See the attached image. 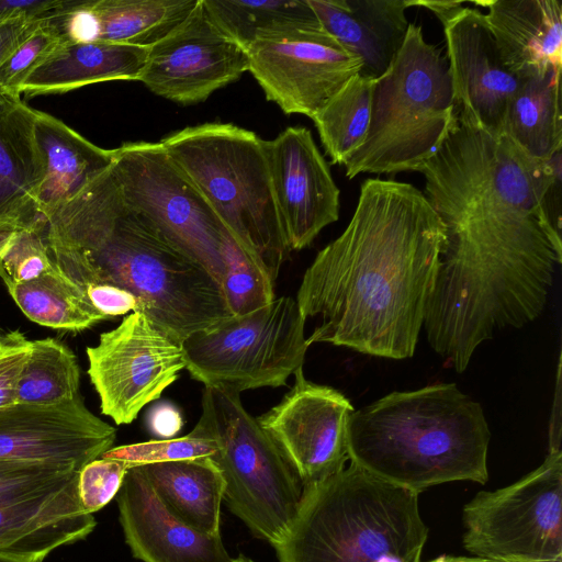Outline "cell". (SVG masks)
Masks as SVG:
<instances>
[{
	"instance_id": "obj_1",
	"label": "cell",
	"mask_w": 562,
	"mask_h": 562,
	"mask_svg": "<svg viewBox=\"0 0 562 562\" xmlns=\"http://www.w3.org/2000/svg\"><path fill=\"white\" fill-rule=\"evenodd\" d=\"M416 171L446 241L424 328L459 373L477 346L543 312L562 262L561 151L538 161L458 117Z\"/></svg>"
},
{
	"instance_id": "obj_2",
	"label": "cell",
	"mask_w": 562,
	"mask_h": 562,
	"mask_svg": "<svg viewBox=\"0 0 562 562\" xmlns=\"http://www.w3.org/2000/svg\"><path fill=\"white\" fill-rule=\"evenodd\" d=\"M446 241L445 226L411 183L367 179L345 231L306 269L296 302L327 342L405 359L415 353Z\"/></svg>"
},
{
	"instance_id": "obj_3",
	"label": "cell",
	"mask_w": 562,
	"mask_h": 562,
	"mask_svg": "<svg viewBox=\"0 0 562 562\" xmlns=\"http://www.w3.org/2000/svg\"><path fill=\"white\" fill-rule=\"evenodd\" d=\"M43 235L52 266L82 292L128 290L176 341L232 316L213 276L126 205L111 167L57 209Z\"/></svg>"
},
{
	"instance_id": "obj_4",
	"label": "cell",
	"mask_w": 562,
	"mask_h": 562,
	"mask_svg": "<svg viewBox=\"0 0 562 562\" xmlns=\"http://www.w3.org/2000/svg\"><path fill=\"white\" fill-rule=\"evenodd\" d=\"M350 462L420 493L448 482L486 483L491 431L480 403L454 383L393 392L353 411Z\"/></svg>"
},
{
	"instance_id": "obj_5",
	"label": "cell",
	"mask_w": 562,
	"mask_h": 562,
	"mask_svg": "<svg viewBox=\"0 0 562 562\" xmlns=\"http://www.w3.org/2000/svg\"><path fill=\"white\" fill-rule=\"evenodd\" d=\"M427 538L418 493L350 462L305 487L274 548L279 562H420Z\"/></svg>"
},
{
	"instance_id": "obj_6",
	"label": "cell",
	"mask_w": 562,
	"mask_h": 562,
	"mask_svg": "<svg viewBox=\"0 0 562 562\" xmlns=\"http://www.w3.org/2000/svg\"><path fill=\"white\" fill-rule=\"evenodd\" d=\"M240 248L273 281L290 255L266 140L231 123L188 126L160 140Z\"/></svg>"
},
{
	"instance_id": "obj_7",
	"label": "cell",
	"mask_w": 562,
	"mask_h": 562,
	"mask_svg": "<svg viewBox=\"0 0 562 562\" xmlns=\"http://www.w3.org/2000/svg\"><path fill=\"white\" fill-rule=\"evenodd\" d=\"M457 120L448 60L409 23L402 47L375 79L361 146L344 164L359 173L416 171L443 143Z\"/></svg>"
},
{
	"instance_id": "obj_8",
	"label": "cell",
	"mask_w": 562,
	"mask_h": 562,
	"mask_svg": "<svg viewBox=\"0 0 562 562\" xmlns=\"http://www.w3.org/2000/svg\"><path fill=\"white\" fill-rule=\"evenodd\" d=\"M200 420L218 443L212 460L223 475L229 510L274 547L297 513L303 480L246 411L239 393L204 386Z\"/></svg>"
},
{
	"instance_id": "obj_9",
	"label": "cell",
	"mask_w": 562,
	"mask_h": 562,
	"mask_svg": "<svg viewBox=\"0 0 562 562\" xmlns=\"http://www.w3.org/2000/svg\"><path fill=\"white\" fill-rule=\"evenodd\" d=\"M296 300L276 297L241 316H231L181 341L186 369L204 386L241 393L285 385L303 368L308 348Z\"/></svg>"
},
{
	"instance_id": "obj_10",
	"label": "cell",
	"mask_w": 562,
	"mask_h": 562,
	"mask_svg": "<svg viewBox=\"0 0 562 562\" xmlns=\"http://www.w3.org/2000/svg\"><path fill=\"white\" fill-rule=\"evenodd\" d=\"M112 150L111 170L126 205L221 285L227 229L161 143H124Z\"/></svg>"
},
{
	"instance_id": "obj_11",
	"label": "cell",
	"mask_w": 562,
	"mask_h": 562,
	"mask_svg": "<svg viewBox=\"0 0 562 562\" xmlns=\"http://www.w3.org/2000/svg\"><path fill=\"white\" fill-rule=\"evenodd\" d=\"M463 547L477 558L562 562V450L517 482L477 493L463 508Z\"/></svg>"
},
{
	"instance_id": "obj_12",
	"label": "cell",
	"mask_w": 562,
	"mask_h": 562,
	"mask_svg": "<svg viewBox=\"0 0 562 562\" xmlns=\"http://www.w3.org/2000/svg\"><path fill=\"white\" fill-rule=\"evenodd\" d=\"M88 374L103 415L131 424L148 403L186 369L181 342L161 331L145 314L131 313L87 348Z\"/></svg>"
},
{
	"instance_id": "obj_13",
	"label": "cell",
	"mask_w": 562,
	"mask_h": 562,
	"mask_svg": "<svg viewBox=\"0 0 562 562\" xmlns=\"http://www.w3.org/2000/svg\"><path fill=\"white\" fill-rule=\"evenodd\" d=\"M248 71L267 100L285 114L311 119L353 76L361 60L345 49L316 19L263 35L247 47Z\"/></svg>"
},
{
	"instance_id": "obj_14",
	"label": "cell",
	"mask_w": 562,
	"mask_h": 562,
	"mask_svg": "<svg viewBox=\"0 0 562 562\" xmlns=\"http://www.w3.org/2000/svg\"><path fill=\"white\" fill-rule=\"evenodd\" d=\"M248 71L247 50L211 19L203 0L168 34L149 46L138 81L155 94L190 105Z\"/></svg>"
},
{
	"instance_id": "obj_15",
	"label": "cell",
	"mask_w": 562,
	"mask_h": 562,
	"mask_svg": "<svg viewBox=\"0 0 562 562\" xmlns=\"http://www.w3.org/2000/svg\"><path fill=\"white\" fill-rule=\"evenodd\" d=\"M282 400L257 418L305 487L346 467L349 460L347 424L355 411L338 390L308 381L303 368Z\"/></svg>"
},
{
	"instance_id": "obj_16",
	"label": "cell",
	"mask_w": 562,
	"mask_h": 562,
	"mask_svg": "<svg viewBox=\"0 0 562 562\" xmlns=\"http://www.w3.org/2000/svg\"><path fill=\"white\" fill-rule=\"evenodd\" d=\"M442 25L458 120L501 136L521 79L503 63L480 10L461 5Z\"/></svg>"
},
{
	"instance_id": "obj_17",
	"label": "cell",
	"mask_w": 562,
	"mask_h": 562,
	"mask_svg": "<svg viewBox=\"0 0 562 562\" xmlns=\"http://www.w3.org/2000/svg\"><path fill=\"white\" fill-rule=\"evenodd\" d=\"M266 148L286 244L301 250L338 220L339 189L308 128L290 126Z\"/></svg>"
},
{
	"instance_id": "obj_18",
	"label": "cell",
	"mask_w": 562,
	"mask_h": 562,
	"mask_svg": "<svg viewBox=\"0 0 562 562\" xmlns=\"http://www.w3.org/2000/svg\"><path fill=\"white\" fill-rule=\"evenodd\" d=\"M114 427L97 417L81 396L53 405L0 408V460L67 464L81 470L113 447Z\"/></svg>"
},
{
	"instance_id": "obj_19",
	"label": "cell",
	"mask_w": 562,
	"mask_h": 562,
	"mask_svg": "<svg viewBox=\"0 0 562 562\" xmlns=\"http://www.w3.org/2000/svg\"><path fill=\"white\" fill-rule=\"evenodd\" d=\"M120 522L134 558L143 562H227L221 535L198 531L173 515L138 467L117 494Z\"/></svg>"
},
{
	"instance_id": "obj_20",
	"label": "cell",
	"mask_w": 562,
	"mask_h": 562,
	"mask_svg": "<svg viewBox=\"0 0 562 562\" xmlns=\"http://www.w3.org/2000/svg\"><path fill=\"white\" fill-rule=\"evenodd\" d=\"M77 481L58 490L0 502V553L42 562L55 549L87 538L97 521L80 503Z\"/></svg>"
},
{
	"instance_id": "obj_21",
	"label": "cell",
	"mask_w": 562,
	"mask_h": 562,
	"mask_svg": "<svg viewBox=\"0 0 562 562\" xmlns=\"http://www.w3.org/2000/svg\"><path fill=\"white\" fill-rule=\"evenodd\" d=\"M35 109L0 91V232L42 226L37 199L45 176Z\"/></svg>"
},
{
	"instance_id": "obj_22",
	"label": "cell",
	"mask_w": 562,
	"mask_h": 562,
	"mask_svg": "<svg viewBox=\"0 0 562 562\" xmlns=\"http://www.w3.org/2000/svg\"><path fill=\"white\" fill-rule=\"evenodd\" d=\"M322 26L362 63L360 76L379 78L403 45L411 0H307Z\"/></svg>"
},
{
	"instance_id": "obj_23",
	"label": "cell",
	"mask_w": 562,
	"mask_h": 562,
	"mask_svg": "<svg viewBox=\"0 0 562 562\" xmlns=\"http://www.w3.org/2000/svg\"><path fill=\"white\" fill-rule=\"evenodd\" d=\"M486 22L505 66L519 79L562 68V3L558 0H493Z\"/></svg>"
},
{
	"instance_id": "obj_24",
	"label": "cell",
	"mask_w": 562,
	"mask_h": 562,
	"mask_svg": "<svg viewBox=\"0 0 562 562\" xmlns=\"http://www.w3.org/2000/svg\"><path fill=\"white\" fill-rule=\"evenodd\" d=\"M34 131L45 167L37 199L44 225L57 209L112 166L113 150L92 144L63 121L38 110Z\"/></svg>"
},
{
	"instance_id": "obj_25",
	"label": "cell",
	"mask_w": 562,
	"mask_h": 562,
	"mask_svg": "<svg viewBox=\"0 0 562 562\" xmlns=\"http://www.w3.org/2000/svg\"><path fill=\"white\" fill-rule=\"evenodd\" d=\"M149 46L112 42L64 43L20 87L27 97L65 93L87 85L138 81Z\"/></svg>"
},
{
	"instance_id": "obj_26",
	"label": "cell",
	"mask_w": 562,
	"mask_h": 562,
	"mask_svg": "<svg viewBox=\"0 0 562 562\" xmlns=\"http://www.w3.org/2000/svg\"><path fill=\"white\" fill-rule=\"evenodd\" d=\"M168 509L198 531L220 533L223 475L210 458L136 465Z\"/></svg>"
},
{
	"instance_id": "obj_27",
	"label": "cell",
	"mask_w": 562,
	"mask_h": 562,
	"mask_svg": "<svg viewBox=\"0 0 562 562\" xmlns=\"http://www.w3.org/2000/svg\"><path fill=\"white\" fill-rule=\"evenodd\" d=\"M561 70L521 79L505 114L501 136L538 161L562 150Z\"/></svg>"
},
{
	"instance_id": "obj_28",
	"label": "cell",
	"mask_w": 562,
	"mask_h": 562,
	"mask_svg": "<svg viewBox=\"0 0 562 562\" xmlns=\"http://www.w3.org/2000/svg\"><path fill=\"white\" fill-rule=\"evenodd\" d=\"M198 0H90L98 41L150 46L196 5Z\"/></svg>"
},
{
	"instance_id": "obj_29",
	"label": "cell",
	"mask_w": 562,
	"mask_h": 562,
	"mask_svg": "<svg viewBox=\"0 0 562 562\" xmlns=\"http://www.w3.org/2000/svg\"><path fill=\"white\" fill-rule=\"evenodd\" d=\"M32 322L64 331H81L105 321L83 292L54 267L38 278L7 286Z\"/></svg>"
},
{
	"instance_id": "obj_30",
	"label": "cell",
	"mask_w": 562,
	"mask_h": 562,
	"mask_svg": "<svg viewBox=\"0 0 562 562\" xmlns=\"http://www.w3.org/2000/svg\"><path fill=\"white\" fill-rule=\"evenodd\" d=\"M374 81L359 74L353 76L313 116L331 164L344 165L364 142Z\"/></svg>"
},
{
	"instance_id": "obj_31",
	"label": "cell",
	"mask_w": 562,
	"mask_h": 562,
	"mask_svg": "<svg viewBox=\"0 0 562 562\" xmlns=\"http://www.w3.org/2000/svg\"><path fill=\"white\" fill-rule=\"evenodd\" d=\"M214 23L241 47L257 38L315 21L307 0H203Z\"/></svg>"
},
{
	"instance_id": "obj_32",
	"label": "cell",
	"mask_w": 562,
	"mask_h": 562,
	"mask_svg": "<svg viewBox=\"0 0 562 562\" xmlns=\"http://www.w3.org/2000/svg\"><path fill=\"white\" fill-rule=\"evenodd\" d=\"M80 368L72 350L56 338L32 340L23 368L16 403L53 405L80 396Z\"/></svg>"
},
{
	"instance_id": "obj_33",
	"label": "cell",
	"mask_w": 562,
	"mask_h": 562,
	"mask_svg": "<svg viewBox=\"0 0 562 562\" xmlns=\"http://www.w3.org/2000/svg\"><path fill=\"white\" fill-rule=\"evenodd\" d=\"M223 257L225 273L221 288L232 316L248 314L276 299V281L240 248L228 231L225 234Z\"/></svg>"
},
{
	"instance_id": "obj_34",
	"label": "cell",
	"mask_w": 562,
	"mask_h": 562,
	"mask_svg": "<svg viewBox=\"0 0 562 562\" xmlns=\"http://www.w3.org/2000/svg\"><path fill=\"white\" fill-rule=\"evenodd\" d=\"M217 451L215 437L199 419L192 431L186 436L112 447L101 458L117 460L131 468L157 462L212 459Z\"/></svg>"
},
{
	"instance_id": "obj_35",
	"label": "cell",
	"mask_w": 562,
	"mask_h": 562,
	"mask_svg": "<svg viewBox=\"0 0 562 562\" xmlns=\"http://www.w3.org/2000/svg\"><path fill=\"white\" fill-rule=\"evenodd\" d=\"M79 471L67 464L0 460V502L65 487Z\"/></svg>"
},
{
	"instance_id": "obj_36",
	"label": "cell",
	"mask_w": 562,
	"mask_h": 562,
	"mask_svg": "<svg viewBox=\"0 0 562 562\" xmlns=\"http://www.w3.org/2000/svg\"><path fill=\"white\" fill-rule=\"evenodd\" d=\"M65 43L57 27L45 18L0 67V91L20 97V87Z\"/></svg>"
},
{
	"instance_id": "obj_37",
	"label": "cell",
	"mask_w": 562,
	"mask_h": 562,
	"mask_svg": "<svg viewBox=\"0 0 562 562\" xmlns=\"http://www.w3.org/2000/svg\"><path fill=\"white\" fill-rule=\"evenodd\" d=\"M42 227L15 231L10 236L0 261L5 286L34 280L53 267Z\"/></svg>"
},
{
	"instance_id": "obj_38",
	"label": "cell",
	"mask_w": 562,
	"mask_h": 562,
	"mask_svg": "<svg viewBox=\"0 0 562 562\" xmlns=\"http://www.w3.org/2000/svg\"><path fill=\"white\" fill-rule=\"evenodd\" d=\"M130 467L121 461L97 458L78 474V496L83 509L92 514L102 509L120 492Z\"/></svg>"
},
{
	"instance_id": "obj_39",
	"label": "cell",
	"mask_w": 562,
	"mask_h": 562,
	"mask_svg": "<svg viewBox=\"0 0 562 562\" xmlns=\"http://www.w3.org/2000/svg\"><path fill=\"white\" fill-rule=\"evenodd\" d=\"M32 351V340L15 329L0 337V408L16 404L18 383Z\"/></svg>"
},
{
	"instance_id": "obj_40",
	"label": "cell",
	"mask_w": 562,
	"mask_h": 562,
	"mask_svg": "<svg viewBox=\"0 0 562 562\" xmlns=\"http://www.w3.org/2000/svg\"><path fill=\"white\" fill-rule=\"evenodd\" d=\"M83 294L106 319L128 312L142 313V303L136 295L111 283L88 284L83 289Z\"/></svg>"
},
{
	"instance_id": "obj_41",
	"label": "cell",
	"mask_w": 562,
	"mask_h": 562,
	"mask_svg": "<svg viewBox=\"0 0 562 562\" xmlns=\"http://www.w3.org/2000/svg\"><path fill=\"white\" fill-rule=\"evenodd\" d=\"M147 428L157 440L171 439L180 432L183 420L179 408L170 402H158L147 413Z\"/></svg>"
},
{
	"instance_id": "obj_42",
	"label": "cell",
	"mask_w": 562,
	"mask_h": 562,
	"mask_svg": "<svg viewBox=\"0 0 562 562\" xmlns=\"http://www.w3.org/2000/svg\"><path fill=\"white\" fill-rule=\"evenodd\" d=\"M44 19L22 16L0 21V67Z\"/></svg>"
},
{
	"instance_id": "obj_43",
	"label": "cell",
	"mask_w": 562,
	"mask_h": 562,
	"mask_svg": "<svg viewBox=\"0 0 562 562\" xmlns=\"http://www.w3.org/2000/svg\"><path fill=\"white\" fill-rule=\"evenodd\" d=\"M58 0H0V21L15 18L42 19L58 5Z\"/></svg>"
},
{
	"instance_id": "obj_44",
	"label": "cell",
	"mask_w": 562,
	"mask_h": 562,
	"mask_svg": "<svg viewBox=\"0 0 562 562\" xmlns=\"http://www.w3.org/2000/svg\"><path fill=\"white\" fill-rule=\"evenodd\" d=\"M423 5L432 11L435 15L443 23L459 7L461 1H411V7Z\"/></svg>"
},
{
	"instance_id": "obj_45",
	"label": "cell",
	"mask_w": 562,
	"mask_h": 562,
	"mask_svg": "<svg viewBox=\"0 0 562 562\" xmlns=\"http://www.w3.org/2000/svg\"><path fill=\"white\" fill-rule=\"evenodd\" d=\"M427 562H483L482 558H469V557H452V555H440L434 560Z\"/></svg>"
},
{
	"instance_id": "obj_46",
	"label": "cell",
	"mask_w": 562,
	"mask_h": 562,
	"mask_svg": "<svg viewBox=\"0 0 562 562\" xmlns=\"http://www.w3.org/2000/svg\"><path fill=\"white\" fill-rule=\"evenodd\" d=\"M15 232V231H14ZM13 232H0V261L4 247Z\"/></svg>"
},
{
	"instance_id": "obj_47",
	"label": "cell",
	"mask_w": 562,
	"mask_h": 562,
	"mask_svg": "<svg viewBox=\"0 0 562 562\" xmlns=\"http://www.w3.org/2000/svg\"><path fill=\"white\" fill-rule=\"evenodd\" d=\"M0 562H27V561L0 553Z\"/></svg>"
},
{
	"instance_id": "obj_48",
	"label": "cell",
	"mask_w": 562,
	"mask_h": 562,
	"mask_svg": "<svg viewBox=\"0 0 562 562\" xmlns=\"http://www.w3.org/2000/svg\"><path fill=\"white\" fill-rule=\"evenodd\" d=\"M227 562H254V561L244 555H238L235 558H231Z\"/></svg>"
},
{
	"instance_id": "obj_49",
	"label": "cell",
	"mask_w": 562,
	"mask_h": 562,
	"mask_svg": "<svg viewBox=\"0 0 562 562\" xmlns=\"http://www.w3.org/2000/svg\"><path fill=\"white\" fill-rule=\"evenodd\" d=\"M483 562H506V561H496V560H486V559H483Z\"/></svg>"
},
{
	"instance_id": "obj_50",
	"label": "cell",
	"mask_w": 562,
	"mask_h": 562,
	"mask_svg": "<svg viewBox=\"0 0 562 562\" xmlns=\"http://www.w3.org/2000/svg\"><path fill=\"white\" fill-rule=\"evenodd\" d=\"M5 333V330L0 326V336H2Z\"/></svg>"
}]
</instances>
